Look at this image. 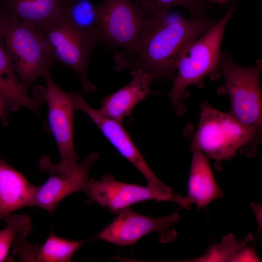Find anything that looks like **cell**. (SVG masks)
<instances>
[{"label": "cell", "mask_w": 262, "mask_h": 262, "mask_svg": "<svg viewBox=\"0 0 262 262\" xmlns=\"http://www.w3.org/2000/svg\"><path fill=\"white\" fill-rule=\"evenodd\" d=\"M207 16H191L170 20L157 19L141 43L133 50L115 53V68L140 70L153 80H173L180 57L185 48L219 21Z\"/></svg>", "instance_id": "6da1fadb"}, {"label": "cell", "mask_w": 262, "mask_h": 262, "mask_svg": "<svg viewBox=\"0 0 262 262\" xmlns=\"http://www.w3.org/2000/svg\"><path fill=\"white\" fill-rule=\"evenodd\" d=\"M261 128L244 124L229 112H221L205 101L200 106L190 150L200 151L214 160L215 169L220 170L222 162L230 159L237 151L248 156L255 153Z\"/></svg>", "instance_id": "7a4b0ae2"}, {"label": "cell", "mask_w": 262, "mask_h": 262, "mask_svg": "<svg viewBox=\"0 0 262 262\" xmlns=\"http://www.w3.org/2000/svg\"><path fill=\"white\" fill-rule=\"evenodd\" d=\"M236 6V3L232 2L226 15L213 27L191 42L182 53L177 65L178 72L169 94L178 115L185 112L182 100L189 86L202 84L207 75L213 80L221 75L219 68L221 45L225 27Z\"/></svg>", "instance_id": "3957f363"}, {"label": "cell", "mask_w": 262, "mask_h": 262, "mask_svg": "<svg viewBox=\"0 0 262 262\" xmlns=\"http://www.w3.org/2000/svg\"><path fill=\"white\" fill-rule=\"evenodd\" d=\"M2 39L7 59L28 90L55 62L43 33L36 26L3 14Z\"/></svg>", "instance_id": "277c9868"}, {"label": "cell", "mask_w": 262, "mask_h": 262, "mask_svg": "<svg viewBox=\"0 0 262 262\" xmlns=\"http://www.w3.org/2000/svg\"><path fill=\"white\" fill-rule=\"evenodd\" d=\"M219 68L225 82L218 92L229 95V113L244 124L262 127V60H257L253 66H243L237 64L231 55L224 50L221 51Z\"/></svg>", "instance_id": "5b68a950"}, {"label": "cell", "mask_w": 262, "mask_h": 262, "mask_svg": "<svg viewBox=\"0 0 262 262\" xmlns=\"http://www.w3.org/2000/svg\"><path fill=\"white\" fill-rule=\"evenodd\" d=\"M101 42L118 51L135 49L157 19L131 0H104L98 5Z\"/></svg>", "instance_id": "8992f818"}, {"label": "cell", "mask_w": 262, "mask_h": 262, "mask_svg": "<svg viewBox=\"0 0 262 262\" xmlns=\"http://www.w3.org/2000/svg\"><path fill=\"white\" fill-rule=\"evenodd\" d=\"M98 157V153L92 152L80 164L64 165L52 163L48 156L42 157L40 169L48 174V178L43 184L37 186L32 206L40 207L51 214L67 196L83 192L89 180L90 169Z\"/></svg>", "instance_id": "52a82bcc"}, {"label": "cell", "mask_w": 262, "mask_h": 262, "mask_svg": "<svg viewBox=\"0 0 262 262\" xmlns=\"http://www.w3.org/2000/svg\"><path fill=\"white\" fill-rule=\"evenodd\" d=\"M76 110L85 113L103 135L124 158L130 162L144 177L147 185L163 200L173 202L175 196L153 173L124 128L122 123L110 118L99 110L92 107L79 93L74 94Z\"/></svg>", "instance_id": "ba28073f"}, {"label": "cell", "mask_w": 262, "mask_h": 262, "mask_svg": "<svg viewBox=\"0 0 262 262\" xmlns=\"http://www.w3.org/2000/svg\"><path fill=\"white\" fill-rule=\"evenodd\" d=\"M37 28L46 39L54 61L72 69L78 76L86 92H95L96 87L88 78L87 69L96 45L70 28L60 13L52 20Z\"/></svg>", "instance_id": "9c48e42d"}, {"label": "cell", "mask_w": 262, "mask_h": 262, "mask_svg": "<svg viewBox=\"0 0 262 262\" xmlns=\"http://www.w3.org/2000/svg\"><path fill=\"white\" fill-rule=\"evenodd\" d=\"M117 214L112 222L97 235L95 239L127 246L134 244L153 232L161 235L163 243L171 241L176 237V232L170 229L179 219L177 213L156 218L141 214L128 208Z\"/></svg>", "instance_id": "30bf717a"}, {"label": "cell", "mask_w": 262, "mask_h": 262, "mask_svg": "<svg viewBox=\"0 0 262 262\" xmlns=\"http://www.w3.org/2000/svg\"><path fill=\"white\" fill-rule=\"evenodd\" d=\"M46 80L45 101L47 102L48 121L60 156L59 164L68 165L77 163L79 157L73 142V121L75 110L74 92L67 93L54 82L49 71Z\"/></svg>", "instance_id": "8fae6325"}, {"label": "cell", "mask_w": 262, "mask_h": 262, "mask_svg": "<svg viewBox=\"0 0 262 262\" xmlns=\"http://www.w3.org/2000/svg\"><path fill=\"white\" fill-rule=\"evenodd\" d=\"M83 192L91 201L117 214L134 204L148 200L164 201L151 188L118 181L112 175L100 180L89 179Z\"/></svg>", "instance_id": "7c38bea8"}, {"label": "cell", "mask_w": 262, "mask_h": 262, "mask_svg": "<svg viewBox=\"0 0 262 262\" xmlns=\"http://www.w3.org/2000/svg\"><path fill=\"white\" fill-rule=\"evenodd\" d=\"M131 80L115 92L105 97L99 109L106 116L123 123L132 110L150 93L153 79L140 70L131 71Z\"/></svg>", "instance_id": "4fadbf2b"}, {"label": "cell", "mask_w": 262, "mask_h": 262, "mask_svg": "<svg viewBox=\"0 0 262 262\" xmlns=\"http://www.w3.org/2000/svg\"><path fill=\"white\" fill-rule=\"evenodd\" d=\"M37 186L0 158V219L32 206Z\"/></svg>", "instance_id": "5bb4252c"}, {"label": "cell", "mask_w": 262, "mask_h": 262, "mask_svg": "<svg viewBox=\"0 0 262 262\" xmlns=\"http://www.w3.org/2000/svg\"><path fill=\"white\" fill-rule=\"evenodd\" d=\"M34 96L28 95L27 90L17 77L10 64L3 41L0 43V100L6 110L17 111L25 108L38 114L39 106L45 101V88H42Z\"/></svg>", "instance_id": "9a60e30c"}, {"label": "cell", "mask_w": 262, "mask_h": 262, "mask_svg": "<svg viewBox=\"0 0 262 262\" xmlns=\"http://www.w3.org/2000/svg\"><path fill=\"white\" fill-rule=\"evenodd\" d=\"M222 196L223 192L215 181L208 158L200 151H193L187 198L200 210Z\"/></svg>", "instance_id": "2e32d148"}, {"label": "cell", "mask_w": 262, "mask_h": 262, "mask_svg": "<svg viewBox=\"0 0 262 262\" xmlns=\"http://www.w3.org/2000/svg\"><path fill=\"white\" fill-rule=\"evenodd\" d=\"M60 16L74 32L95 45L101 42L100 19L98 5L91 0L62 2Z\"/></svg>", "instance_id": "e0dca14e"}, {"label": "cell", "mask_w": 262, "mask_h": 262, "mask_svg": "<svg viewBox=\"0 0 262 262\" xmlns=\"http://www.w3.org/2000/svg\"><path fill=\"white\" fill-rule=\"evenodd\" d=\"M61 0H0V9L6 15L42 26L60 14Z\"/></svg>", "instance_id": "ac0fdd59"}, {"label": "cell", "mask_w": 262, "mask_h": 262, "mask_svg": "<svg viewBox=\"0 0 262 262\" xmlns=\"http://www.w3.org/2000/svg\"><path fill=\"white\" fill-rule=\"evenodd\" d=\"M85 243L64 239L51 233L42 245L31 244L28 262H69Z\"/></svg>", "instance_id": "d6986e66"}, {"label": "cell", "mask_w": 262, "mask_h": 262, "mask_svg": "<svg viewBox=\"0 0 262 262\" xmlns=\"http://www.w3.org/2000/svg\"><path fill=\"white\" fill-rule=\"evenodd\" d=\"M6 226L0 230V262L11 261L9 250L19 235L27 237L32 225L30 217L25 214H10L6 217Z\"/></svg>", "instance_id": "ffe728a7"}, {"label": "cell", "mask_w": 262, "mask_h": 262, "mask_svg": "<svg viewBox=\"0 0 262 262\" xmlns=\"http://www.w3.org/2000/svg\"><path fill=\"white\" fill-rule=\"evenodd\" d=\"M149 15L157 17L167 15L173 6H180L187 9L191 16H206L211 5L200 0H135Z\"/></svg>", "instance_id": "44dd1931"}, {"label": "cell", "mask_w": 262, "mask_h": 262, "mask_svg": "<svg viewBox=\"0 0 262 262\" xmlns=\"http://www.w3.org/2000/svg\"><path fill=\"white\" fill-rule=\"evenodd\" d=\"M253 238L251 233H248L241 240H236L232 233L227 234L223 236L221 242L211 246L204 255L187 262H229Z\"/></svg>", "instance_id": "7402d4cb"}, {"label": "cell", "mask_w": 262, "mask_h": 262, "mask_svg": "<svg viewBox=\"0 0 262 262\" xmlns=\"http://www.w3.org/2000/svg\"><path fill=\"white\" fill-rule=\"evenodd\" d=\"M229 262H261L253 248L245 246L235 255Z\"/></svg>", "instance_id": "603a6c76"}, {"label": "cell", "mask_w": 262, "mask_h": 262, "mask_svg": "<svg viewBox=\"0 0 262 262\" xmlns=\"http://www.w3.org/2000/svg\"><path fill=\"white\" fill-rule=\"evenodd\" d=\"M252 207L254 210L257 221L262 226V218H260V216L262 217L261 206L256 203H252Z\"/></svg>", "instance_id": "cb8c5ba5"}, {"label": "cell", "mask_w": 262, "mask_h": 262, "mask_svg": "<svg viewBox=\"0 0 262 262\" xmlns=\"http://www.w3.org/2000/svg\"><path fill=\"white\" fill-rule=\"evenodd\" d=\"M6 109L5 108L1 101L0 100V118H1L4 123H5V111Z\"/></svg>", "instance_id": "d4e9b609"}, {"label": "cell", "mask_w": 262, "mask_h": 262, "mask_svg": "<svg viewBox=\"0 0 262 262\" xmlns=\"http://www.w3.org/2000/svg\"><path fill=\"white\" fill-rule=\"evenodd\" d=\"M200 0L211 5L213 3L223 4L229 0Z\"/></svg>", "instance_id": "484cf974"}, {"label": "cell", "mask_w": 262, "mask_h": 262, "mask_svg": "<svg viewBox=\"0 0 262 262\" xmlns=\"http://www.w3.org/2000/svg\"><path fill=\"white\" fill-rule=\"evenodd\" d=\"M3 13L0 9V43L2 42V21L3 18Z\"/></svg>", "instance_id": "4316f807"}, {"label": "cell", "mask_w": 262, "mask_h": 262, "mask_svg": "<svg viewBox=\"0 0 262 262\" xmlns=\"http://www.w3.org/2000/svg\"><path fill=\"white\" fill-rule=\"evenodd\" d=\"M62 0V2L63 3H65V2H68L70 0Z\"/></svg>", "instance_id": "83f0119b"}]
</instances>
